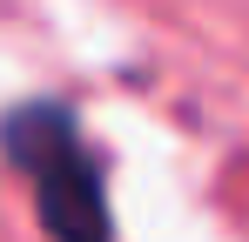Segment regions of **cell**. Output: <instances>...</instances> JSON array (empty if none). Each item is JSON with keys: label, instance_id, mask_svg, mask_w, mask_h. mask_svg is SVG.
<instances>
[{"label": "cell", "instance_id": "6da1fadb", "mask_svg": "<svg viewBox=\"0 0 249 242\" xmlns=\"http://www.w3.org/2000/svg\"><path fill=\"white\" fill-rule=\"evenodd\" d=\"M34 175V208L54 242H108V189H101V161L81 148V135L47 161L27 168Z\"/></svg>", "mask_w": 249, "mask_h": 242}, {"label": "cell", "instance_id": "7a4b0ae2", "mask_svg": "<svg viewBox=\"0 0 249 242\" xmlns=\"http://www.w3.org/2000/svg\"><path fill=\"white\" fill-rule=\"evenodd\" d=\"M74 135H81L74 128V108H61V101H20V108L0 115V155L27 175L34 161H47L54 148H68Z\"/></svg>", "mask_w": 249, "mask_h": 242}]
</instances>
